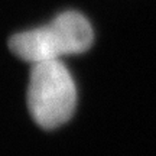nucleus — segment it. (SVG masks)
Masks as SVG:
<instances>
[{
  "label": "nucleus",
  "mask_w": 156,
  "mask_h": 156,
  "mask_svg": "<svg viewBox=\"0 0 156 156\" xmlns=\"http://www.w3.org/2000/svg\"><path fill=\"white\" fill-rule=\"evenodd\" d=\"M93 44L90 22L77 12H64L45 26L16 34L10 51L23 61H56L61 56L81 54Z\"/></svg>",
  "instance_id": "f257e3e1"
},
{
  "label": "nucleus",
  "mask_w": 156,
  "mask_h": 156,
  "mask_svg": "<svg viewBox=\"0 0 156 156\" xmlns=\"http://www.w3.org/2000/svg\"><path fill=\"white\" fill-rule=\"evenodd\" d=\"M77 104V88L59 59L32 64L28 87L30 116L41 127L55 129L68 122Z\"/></svg>",
  "instance_id": "f03ea898"
}]
</instances>
